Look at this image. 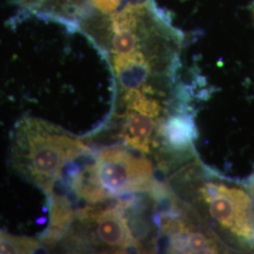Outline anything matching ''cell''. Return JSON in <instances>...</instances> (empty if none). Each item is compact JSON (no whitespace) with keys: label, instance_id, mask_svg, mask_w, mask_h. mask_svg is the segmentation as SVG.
<instances>
[{"label":"cell","instance_id":"7","mask_svg":"<svg viewBox=\"0 0 254 254\" xmlns=\"http://www.w3.org/2000/svg\"><path fill=\"white\" fill-rule=\"evenodd\" d=\"M41 248L34 239L9 236L0 231V254H32Z\"/></svg>","mask_w":254,"mask_h":254},{"label":"cell","instance_id":"9","mask_svg":"<svg viewBox=\"0 0 254 254\" xmlns=\"http://www.w3.org/2000/svg\"><path fill=\"white\" fill-rule=\"evenodd\" d=\"M251 10H252V14H253V16H254V3L253 4V6H252V9H251Z\"/></svg>","mask_w":254,"mask_h":254},{"label":"cell","instance_id":"5","mask_svg":"<svg viewBox=\"0 0 254 254\" xmlns=\"http://www.w3.org/2000/svg\"><path fill=\"white\" fill-rule=\"evenodd\" d=\"M154 117L129 110L125 119L122 137L127 146L141 153H150L151 136L154 130Z\"/></svg>","mask_w":254,"mask_h":254},{"label":"cell","instance_id":"1","mask_svg":"<svg viewBox=\"0 0 254 254\" xmlns=\"http://www.w3.org/2000/svg\"><path fill=\"white\" fill-rule=\"evenodd\" d=\"M14 169L47 193L66 165L88 153L80 140L38 119L25 118L12 144Z\"/></svg>","mask_w":254,"mask_h":254},{"label":"cell","instance_id":"6","mask_svg":"<svg viewBox=\"0 0 254 254\" xmlns=\"http://www.w3.org/2000/svg\"><path fill=\"white\" fill-rule=\"evenodd\" d=\"M165 135L172 145L184 148L190 145L194 136V129L188 119L173 117L165 126Z\"/></svg>","mask_w":254,"mask_h":254},{"label":"cell","instance_id":"2","mask_svg":"<svg viewBox=\"0 0 254 254\" xmlns=\"http://www.w3.org/2000/svg\"><path fill=\"white\" fill-rule=\"evenodd\" d=\"M70 167L62 179L77 198L91 203L153 188L152 163L120 147L101 150L94 161L83 170L76 169L73 163Z\"/></svg>","mask_w":254,"mask_h":254},{"label":"cell","instance_id":"8","mask_svg":"<svg viewBox=\"0 0 254 254\" xmlns=\"http://www.w3.org/2000/svg\"><path fill=\"white\" fill-rule=\"evenodd\" d=\"M92 3L103 12H110L118 8L120 0H91Z\"/></svg>","mask_w":254,"mask_h":254},{"label":"cell","instance_id":"4","mask_svg":"<svg viewBox=\"0 0 254 254\" xmlns=\"http://www.w3.org/2000/svg\"><path fill=\"white\" fill-rule=\"evenodd\" d=\"M126 204L119 203L108 208L85 207L76 213L77 219L90 227L91 239L113 251L138 249L125 213Z\"/></svg>","mask_w":254,"mask_h":254},{"label":"cell","instance_id":"3","mask_svg":"<svg viewBox=\"0 0 254 254\" xmlns=\"http://www.w3.org/2000/svg\"><path fill=\"white\" fill-rule=\"evenodd\" d=\"M201 194L212 218L236 237L254 244V201L240 189L206 184Z\"/></svg>","mask_w":254,"mask_h":254}]
</instances>
